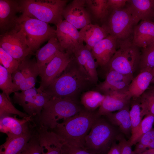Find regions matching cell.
<instances>
[{"instance_id": "cell-1", "label": "cell", "mask_w": 154, "mask_h": 154, "mask_svg": "<svg viewBox=\"0 0 154 154\" xmlns=\"http://www.w3.org/2000/svg\"><path fill=\"white\" fill-rule=\"evenodd\" d=\"M94 84L73 54L62 74L43 91L51 97L69 98L78 100L79 96Z\"/></svg>"}, {"instance_id": "cell-2", "label": "cell", "mask_w": 154, "mask_h": 154, "mask_svg": "<svg viewBox=\"0 0 154 154\" xmlns=\"http://www.w3.org/2000/svg\"><path fill=\"white\" fill-rule=\"evenodd\" d=\"M100 116L98 111H90L84 108L75 115L58 123L53 131L64 142L84 149L86 137Z\"/></svg>"}, {"instance_id": "cell-3", "label": "cell", "mask_w": 154, "mask_h": 154, "mask_svg": "<svg viewBox=\"0 0 154 154\" xmlns=\"http://www.w3.org/2000/svg\"><path fill=\"white\" fill-rule=\"evenodd\" d=\"M67 0H19L21 15L56 26L63 20L62 13Z\"/></svg>"}, {"instance_id": "cell-4", "label": "cell", "mask_w": 154, "mask_h": 154, "mask_svg": "<svg viewBox=\"0 0 154 154\" xmlns=\"http://www.w3.org/2000/svg\"><path fill=\"white\" fill-rule=\"evenodd\" d=\"M84 108L78 100L69 98L53 97L44 106L37 117L40 126L53 129L60 120L70 117Z\"/></svg>"}, {"instance_id": "cell-5", "label": "cell", "mask_w": 154, "mask_h": 154, "mask_svg": "<svg viewBox=\"0 0 154 154\" xmlns=\"http://www.w3.org/2000/svg\"><path fill=\"white\" fill-rule=\"evenodd\" d=\"M122 133L118 127L104 116H101L86 136L84 149L95 154H107L112 144L117 141Z\"/></svg>"}, {"instance_id": "cell-6", "label": "cell", "mask_w": 154, "mask_h": 154, "mask_svg": "<svg viewBox=\"0 0 154 154\" xmlns=\"http://www.w3.org/2000/svg\"><path fill=\"white\" fill-rule=\"evenodd\" d=\"M141 54L139 48L133 43L132 37L117 40V50L104 68L124 75L133 76L139 69Z\"/></svg>"}, {"instance_id": "cell-7", "label": "cell", "mask_w": 154, "mask_h": 154, "mask_svg": "<svg viewBox=\"0 0 154 154\" xmlns=\"http://www.w3.org/2000/svg\"><path fill=\"white\" fill-rule=\"evenodd\" d=\"M16 22L23 33L27 46L33 53L44 42L56 37V29L38 19L20 15Z\"/></svg>"}, {"instance_id": "cell-8", "label": "cell", "mask_w": 154, "mask_h": 154, "mask_svg": "<svg viewBox=\"0 0 154 154\" xmlns=\"http://www.w3.org/2000/svg\"><path fill=\"white\" fill-rule=\"evenodd\" d=\"M102 22L101 26L117 40L127 39L133 33L134 26L132 17L125 7L117 10L109 9L108 15Z\"/></svg>"}, {"instance_id": "cell-9", "label": "cell", "mask_w": 154, "mask_h": 154, "mask_svg": "<svg viewBox=\"0 0 154 154\" xmlns=\"http://www.w3.org/2000/svg\"><path fill=\"white\" fill-rule=\"evenodd\" d=\"M0 47L20 62L29 54H34L29 49L23 33L17 23L15 27L0 35Z\"/></svg>"}, {"instance_id": "cell-10", "label": "cell", "mask_w": 154, "mask_h": 154, "mask_svg": "<svg viewBox=\"0 0 154 154\" xmlns=\"http://www.w3.org/2000/svg\"><path fill=\"white\" fill-rule=\"evenodd\" d=\"M51 97L40 88L35 87L29 89L14 93L13 100L15 103L21 106L29 116L40 115L46 103Z\"/></svg>"}, {"instance_id": "cell-11", "label": "cell", "mask_w": 154, "mask_h": 154, "mask_svg": "<svg viewBox=\"0 0 154 154\" xmlns=\"http://www.w3.org/2000/svg\"><path fill=\"white\" fill-rule=\"evenodd\" d=\"M56 34L63 51L70 54L84 44L78 29L65 20L56 26Z\"/></svg>"}, {"instance_id": "cell-12", "label": "cell", "mask_w": 154, "mask_h": 154, "mask_svg": "<svg viewBox=\"0 0 154 154\" xmlns=\"http://www.w3.org/2000/svg\"><path fill=\"white\" fill-rule=\"evenodd\" d=\"M62 15L65 20L77 29H81L91 23L92 19L85 0L72 1L64 7Z\"/></svg>"}, {"instance_id": "cell-13", "label": "cell", "mask_w": 154, "mask_h": 154, "mask_svg": "<svg viewBox=\"0 0 154 154\" xmlns=\"http://www.w3.org/2000/svg\"><path fill=\"white\" fill-rule=\"evenodd\" d=\"M72 54L65 52H59L47 65L38 88L43 91L58 78L70 62Z\"/></svg>"}, {"instance_id": "cell-14", "label": "cell", "mask_w": 154, "mask_h": 154, "mask_svg": "<svg viewBox=\"0 0 154 154\" xmlns=\"http://www.w3.org/2000/svg\"><path fill=\"white\" fill-rule=\"evenodd\" d=\"M114 70H109L105 80L97 85L96 90L104 95L114 92H127L133 78Z\"/></svg>"}, {"instance_id": "cell-15", "label": "cell", "mask_w": 154, "mask_h": 154, "mask_svg": "<svg viewBox=\"0 0 154 154\" xmlns=\"http://www.w3.org/2000/svg\"><path fill=\"white\" fill-rule=\"evenodd\" d=\"M32 116H29L21 119L10 116L0 117V131L6 134L7 137L18 136L32 130L30 122L32 121Z\"/></svg>"}, {"instance_id": "cell-16", "label": "cell", "mask_w": 154, "mask_h": 154, "mask_svg": "<svg viewBox=\"0 0 154 154\" xmlns=\"http://www.w3.org/2000/svg\"><path fill=\"white\" fill-rule=\"evenodd\" d=\"M20 11L19 0H0V35L15 26Z\"/></svg>"}, {"instance_id": "cell-17", "label": "cell", "mask_w": 154, "mask_h": 154, "mask_svg": "<svg viewBox=\"0 0 154 154\" xmlns=\"http://www.w3.org/2000/svg\"><path fill=\"white\" fill-rule=\"evenodd\" d=\"M117 45V39L109 35L94 46L91 52L98 66L104 68L106 65L116 52Z\"/></svg>"}, {"instance_id": "cell-18", "label": "cell", "mask_w": 154, "mask_h": 154, "mask_svg": "<svg viewBox=\"0 0 154 154\" xmlns=\"http://www.w3.org/2000/svg\"><path fill=\"white\" fill-rule=\"evenodd\" d=\"M127 92H114L104 95L105 98L97 111L99 115L104 116L130 105L131 98Z\"/></svg>"}, {"instance_id": "cell-19", "label": "cell", "mask_w": 154, "mask_h": 154, "mask_svg": "<svg viewBox=\"0 0 154 154\" xmlns=\"http://www.w3.org/2000/svg\"><path fill=\"white\" fill-rule=\"evenodd\" d=\"M125 7L131 15L134 27L140 20H151L154 13V0H128Z\"/></svg>"}, {"instance_id": "cell-20", "label": "cell", "mask_w": 154, "mask_h": 154, "mask_svg": "<svg viewBox=\"0 0 154 154\" xmlns=\"http://www.w3.org/2000/svg\"><path fill=\"white\" fill-rule=\"evenodd\" d=\"M42 126L37 129V134L42 154H62L63 141L53 131Z\"/></svg>"}, {"instance_id": "cell-21", "label": "cell", "mask_w": 154, "mask_h": 154, "mask_svg": "<svg viewBox=\"0 0 154 154\" xmlns=\"http://www.w3.org/2000/svg\"><path fill=\"white\" fill-rule=\"evenodd\" d=\"M60 51L64 52L56 37L50 38L46 44L37 51L35 55L41 78L47 65Z\"/></svg>"}, {"instance_id": "cell-22", "label": "cell", "mask_w": 154, "mask_h": 154, "mask_svg": "<svg viewBox=\"0 0 154 154\" xmlns=\"http://www.w3.org/2000/svg\"><path fill=\"white\" fill-rule=\"evenodd\" d=\"M132 42L139 48H144L154 44V22L141 21L134 28Z\"/></svg>"}, {"instance_id": "cell-23", "label": "cell", "mask_w": 154, "mask_h": 154, "mask_svg": "<svg viewBox=\"0 0 154 154\" xmlns=\"http://www.w3.org/2000/svg\"><path fill=\"white\" fill-rule=\"evenodd\" d=\"M73 54L78 63L84 68L93 84H96L98 80L96 70L98 65L91 51L83 44L76 49Z\"/></svg>"}, {"instance_id": "cell-24", "label": "cell", "mask_w": 154, "mask_h": 154, "mask_svg": "<svg viewBox=\"0 0 154 154\" xmlns=\"http://www.w3.org/2000/svg\"><path fill=\"white\" fill-rule=\"evenodd\" d=\"M154 77V69L140 72L133 78L127 93L131 98H137L147 90Z\"/></svg>"}, {"instance_id": "cell-25", "label": "cell", "mask_w": 154, "mask_h": 154, "mask_svg": "<svg viewBox=\"0 0 154 154\" xmlns=\"http://www.w3.org/2000/svg\"><path fill=\"white\" fill-rule=\"evenodd\" d=\"M79 33L81 40L90 51L97 43L109 35L102 26L91 23L81 29Z\"/></svg>"}, {"instance_id": "cell-26", "label": "cell", "mask_w": 154, "mask_h": 154, "mask_svg": "<svg viewBox=\"0 0 154 154\" xmlns=\"http://www.w3.org/2000/svg\"><path fill=\"white\" fill-rule=\"evenodd\" d=\"M130 105L114 113L104 116L112 124L118 127L125 137L130 138L131 134V124L129 112Z\"/></svg>"}, {"instance_id": "cell-27", "label": "cell", "mask_w": 154, "mask_h": 154, "mask_svg": "<svg viewBox=\"0 0 154 154\" xmlns=\"http://www.w3.org/2000/svg\"><path fill=\"white\" fill-rule=\"evenodd\" d=\"M28 56L20 62L23 68L24 79L18 91H24L35 87L37 77L39 75L36 60L35 58H29Z\"/></svg>"}, {"instance_id": "cell-28", "label": "cell", "mask_w": 154, "mask_h": 154, "mask_svg": "<svg viewBox=\"0 0 154 154\" xmlns=\"http://www.w3.org/2000/svg\"><path fill=\"white\" fill-rule=\"evenodd\" d=\"M34 133L32 130L19 136L7 137L5 142L0 146V154H20Z\"/></svg>"}, {"instance_id": "cell-29", "label": "cell", "mask_w": 154, "mask_h": 154, "mask_svg": "<svg viewBox=\"0 0 154 154\" xmlns=\"http://www.w3.org/2000/svg\"><path fill=\"white\" fill-rule=\"evenodd\" d=\"M105 96L96 90L87 91L81 95L80 104L86 109L95 111L99 107Z\"/></svg>"}, {"instance_id": "cell-30", "label": "cell", "mask_w": 154, "mask_h": 154, "mask_svg": "<svg viewBox=\"0 0 154 154\" xmlns=\"http://www.w3.org/2000/svg\"><path fill=\"white\" fill-rule=\"evenodd\" d=\"M87 8L92 19L102 22L108 15V0H85Z\"/></svg>"}, {"instance_id": "cell-31", "label": "cell", "mask_w": 154, "mask_h": 154, "mask_svg": "<svg viewBox=\"0 0 154 154\" xmlns=\"http://www.w3.org/2000/svg\"><path fill=\"white\" fill-rule=\"evenodd\" d=\"M154 123V115H145L142 119L137 131L128 140L131 145H135L142 136L150 131L153 128Z\"/></svg>"}, {"instance_id": "cell-32", "label": "cell", "mask_w": 154, "mask_h": 154, "mask_svg": "<svg viewBox=\"0 0 154 154\" xmlns=\"http://www.w3.org/2000/svg\"><path fill=\"white\" fill-rule=\"evenodd\" d=\"M141 108V115H154V87L148 88L139 97Z\"/></svg>"}, {"instance_id": "cell-33", "label": "cell", "mask_w": 154, "mask_h": 154, "mask_svg": "<svg viewBox=\"0 0 154 154\" xmlns=\"http://www.w3.org/2000/svg\"><path fill=\"white\" fill-rule=\"evenodd\" d=\"M130 108L129 113L131 124V136L137 131L143 119L139 98L131 99Z\"/></svg>"}, {"instance_id": "cell-34", "label": "cell", "mask_w": 154, "mask_h": 154, "mask_svg": "<svg viewBox=\"0 0 154 154\" xmlns=\"http://www.w3.org/2000/svg\"><path fill=\"white\" fill-rule=\"evenodd\" d=\"M11 114L17 115L22 118L29 116L16 109L12 104L11 99H9L4 93H0V117Z\"/></svg>"}, {"instance_id": "cell-35", "label": "cell", "mask_w": 154, "mask_h": 154, "mask_svg": "<svg viewBox=\"0 0 154 154\" xmlns=\"http://www.w3.org/2000/svg\"><path fill=\"white\" fill-rule=\"evenodd\" d=\"M154 69V44L143 48L141 51L140 72Z\"/></svg>"}, {"instance_id": "cell-36", "label": "cell", "mask_w": 154, "mask_h": 154, "mask_svg": "<svg viewBox=\"0 0 154 154\" xmlns=\"http://www.w3.org/2000/svg\"><path fill=\"white\" fill-rule=\"evenodd\" d=\"M0 88L7 98L10 99L9 95L15 92L12 74L2 65H0Z\"/></svg>"}, {"instance_id": "cell-37", "label": "cell", "mask_w": 154, "mask_h": 154, "mask_svg": "<svg viewBox=\"0 0 154 154\" xmlns=\"http://www.w3.org/2000/svg\"><path fill=\"white\" fill-rule=\"evenodd\" d=\"M0 64L11 74L17 69L20 62L0 47Z\"/></svg>"}, {"instance_id": "cell-38", "label": "cell", "mask_w": 154, "mask_h": 154, "mask_svg": "<svg viewBox=\"0 0 154 154\" xmlns=\"http://www.w3.org/2000/svg\"><path fill=\"white\" fill-rule=\"evenodd\" d=\"M154 141V128L144 135L135 145L133 151L136 154H139L147 149L149 145Z\"/></svg>"}, {"instance_id": "cell-39", "label": "cell", "mask_w": 154, "mask_h": 154, "mask_svg": "<svg viewBox=\"0 0 154 154\" xmlns=\"http://www.w3.org/2000/svg\"><path fill=\"white\" fill-rule=\"evenodd\" d=\"M20 154H42L36 133H34Z\"/></svg>"}, {"instance_id": "cell-40", "label": "cell", "mask_w": 154, "mask_h": 154, "mask_svg": "<svg viewBox=\"0 0 154 154\" xmlns=\"http://www.w3.org/2000/svg\"><path fill=\"white\" fill-rule=\"evenodd\" d=\"M62 154H95L85 149L70 145L63 141Z\"/></svg>"}, {"instance_id": "cell-41", "label": "cell", "mask_w": 154, "mask_h": 154, "mask_svg": "<svg viewBox=\"0 0 154 154\" xmlns=\"http://www.w3.org/2000/svg\"><path fill=\"white\" fill-rule=\"evenodd\" d=\"M117 141L121 147V154H136L132 149V146L123 134L120 135Z\"/></svg>"}, {"instance_id": "cell-42", "label": "cell", "mask_w": 154, "mask_h": 154, "mask_svg": "<svg viewBox=\"0 0 154 154\" xmlns=\"http://www.w3.org/2000/svg\"><path fill=\"white\" fill-rule=\"evenodd\" d=\"M127 0H108V9L117 10L122 8L125 6Z\"/></svg>"}, {"instance_id": "cell-43", "label": "cell", "mask_w": 154, "mask_h": 154, "mask_svg": "<svg viewBox=\"0 0 154 154\" xmlns=\"http://www.w3.org/2000/svg\"><path fill=\"white\" fill-rule=\"evenodd\" d=\"M107 154H121V149L119 144L116 141L113 143Z\"/></svg>"}, {"instance_id": "cell-44", "label": "cell", "mask_w": 154, "mask_h": 154, "mask_svg": "<svg viewBox=\"0 0 154 154\" xmlns=\"http://www.w3.org/2000/svg\"><path fill=\"white\" fill-rule=\"evenodd\" d=\"M139 154H154V149H147Z\"/></svg>"}, {"instance_id": "cell-45", "label": "cell", "mask_w": 154, "mask_h": 154, "mask_svg": "<svg viewBox=\"0 0 154 154\" xmlns=\"http://www.w3.org/2000/svg\"><path fill=\"white\" fill-rule=\"evenodd\" d=\"M151 83H153V84H154V77L152 79Z\"/></svg>"}, {"instance_id": "cell-46", "label": "cell", "mask_w": 154, "mask_h": 154, "mask_svg": "<svg viewBox=\"0 0 154 154\" xmlns=\"http://www.w3.org/2000/svg\"><path fill=\"white\" fill-rule=\"evenodd\" d=\"M154 19V14H153V19Z\"/></svg>"}]
</instances>
